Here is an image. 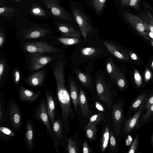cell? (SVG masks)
I'll return each instance as SVG.
<instances>
[{
    "label": "cell",
    "instance_id": "cell-44",
    "mask_svg": "<svg viewBox=\"0 0 153 153\" xmlns=\"http://www.w3.org/2000/svg\"><path fill=\"white\" fill-rule=\"evenodd\" d=\"M13 78L14 84L17 88L20 79V74L19 71L16 70L13 73Z\"/></svg>",
    "mask_w": 153,
    "mask_h": 153
},
{
    "label": "cell",
    "instance_id": "cell-36",
    "mask_svg": "<svg viewBox=\"0 0 153 153\" xmlns=\"http://www.w3.org/2000/svg\"><path fill=\"white\" fill-rule=\"evenodd\" d=\"M67 152L69 153H77L78 151L76 142L72 138L67 139Z\"/></svg>",
    "mask_w": 153,
    "mask_h": 153
},
{
    "label": "cell",
    "instance_id": "cell-20",
    "mask_svg": "<svg viewBox=\"0 0 153 153\" xmlns=\"http://www.w3.org/2000/svg\"><path fill=\"white\" fill-rule=\"evenodd\" d=\"M16 135L14 130L8 126H1L0 127V140L7 142L14 138Z\"/></svg>",
    "mask_w": 153,
    "mask_h": 153
},
{
    "label": "cell",
    "instance_id": "cell-56",
    "mask_svg": "<svg viewBox=\"0 0 153 153\" xmlns=\"http://www.w3.org/2000/svg\"><path fill=\"white\" fill-rule=\"evenodd\" d=\"M151 67L153 70V61L152 62V64Z\"/></svg>",
    "mask_w": 153,
    "mask_h": 153
},
{
    "label": "cell",
    "instance_id": "cell-37",
    "mask_svg": "<svg viewBox=\"0 0 153 153\" xmlns=\"http://www.w3.org/2000/svg\"><path fill=\"white\" fill-rule=\"evenodd\" d=\"M106 0H92L93 6L96 12L100 13L103 9Z\"/></svg>",
    "mask_w": 153,
    "mask_h": 153
},
{
    "label": "cell",
    "instance_id": "cell-35",
    "mask_svg": "<svg viewBox=\"0 0 153 153\" xmlns=\"http://www.w3.org/2000/svg\"><path fill=\"white\" fill-rule=\"evenodd\" d=\"M140 2V0H120V3L123 6L129 7L139 10Z\"/></svg>",
    "mask_w": 153,
    "mask_h": 153
},
{
    "label": "cell",
    "instance_id": "cell-27",
    "mask_svg": "<svg viewBox=\"0 0 153 153\" xmlns=\"http://www.w3.org/2000/svg\"><path fill=\"white\" fill-rule=\"evenodd\" d=\"M103 50H100L92 47H87L81 49V53L83 56L86 57H92L101 53Z\"/></svg>",
    "mask_w": 153,
    "mask_h": 153
},
{
    "label": "cell",
    "instance_id": "cell-30",
    "mask_svg": "<svg viewBox=\"0 0 153 153\" xmlns=\"http://www.w3.org/2000/svg\"><path fill=\"white\" fill-rule=\"evenodd\" d=\"M110 131L108 126L105 127L103 133L101 143V151L104 152L107 149L109 140Z\"/></svg>",
    "mask_w": 153,
    "mask_h": 153
},
{
    "label": "cell",
    "instance_id": "cell-16",
    "mask_svg": "<svg viewBox=\"0 0 153 153\" xmlns=\"http://www.w3.org/2000/svg\"><path fill=\"white\" fill-rule=\"evenodd\" d=\"M145 104L142 105L139 110L131 117L125 121L124 129L126 134H128L136 128L141 113L144 109Z\"/></svg>",
    "mask_w": 153,
    "mask_h": 153
},
{
    "label": "cell",
    "instance_id": "cell-26",
    "mask_svg": "<svg viewBox=\"0 0 153 153\" xmlns=\"http://www.w3.org/2000/svg\"><path fill=\"white\" fill-rule=\"evenodd\" d=\"M106 69L111 79L115 82L116 77L119 69L117 68L111 58H109L107 62Z\"/></svg>",
    "mask_w": 153,
    "mask_h": 153
},
{
    "label": "cell",
    "instance_id": "cell-9",
    "mask_svg": "<svg viewBox=\"0 0 153 153\" xmlns=\"http://www.w3.org/2000/svg\"><path fill=\"white\" fill-rule=\"evenodd\" d=\"M43 2L55 17L62 19L71 20L70 13L60 5L58 0H44Z\"/></svg>",
    "mask_w": 153,
    "mask_h": 153
},
{
    "label": "cell",
    "instance_id": "cell-22",
    "mask_svg": "<svg viewBox=\"0 0 153 153\" xmlns=\"http://www.w3.org/2000/svg\"><path fill=\"white\" fill-rule=\"evenodd\" d=\"M146 97V95L145 93L141 94L138 96L130 104L128 113H131L139 109L143 105Z\"/></svg>",
    "mask_w": 153,
    "mask_h": 153
},
{
    "label": "cell",
    "instance_id": "cell-21",
    "mask_svg": "<svg viewBox=\"0 0 153 153\" xmlns=\"http://www.w3.org/2000/svg\"><path fill=\"white\" fill-rule=\"evenodd\" d=\"M70 96L72 100L74 107L75 110L77 111L78 105V100L79 95L76 86L72 79L69 82Z\"/></svg>",
    "mask_w": 153,
    "mask_h": 153
},
{
    "label": "cell",
    "instance_id": "cell-19",
    "mask_svg": "<svg viewBox=\"0 0 153 153\" xmlns=\"http://www.w3.org/2000/svg\"><path fill=\"white\" fill-rule=\"evenodd\" d=\"M78 103L81 107V113L85 117L89 116L92 114L89 110L88 100L85 94L82 89H81L79 95Z\"/></svg>",
    "mask_w": 153,
    "mask_h": 153
},
{
    "label": "cell",
    "instance_id": "cell-7",
    "mask_svg": "<svg viewBox=\"0 0 153 153\" xmlns=\"http://www.w3.org/2000/svg\"><path fill=\"white\" fill-rule=\"evenodd\" d=\"M96 84L97 95L100 99L106 105L108 108H110L112 104V97L109 87L103 79L100 77L96 79Z\"/></svg>",
    "mask_w": 153,
    "mask_h": 153
},
{
    "label": "cell",
    "instance_id": "cell-18",
    "mask_svg": "<svg viewBox=\"0 0 153 153\" xmlns=\"http://www.w3.org/2000/svg\"><path fill=\"white\" fill-rule=\"evenodd\" d=\"M58 30L65 36L79 38L82 33L71 25L64 23L59 24L57 26Z\"/></svg>",
    "mask_w": 153,
    "mask_h": 153
},
{
    "label": "cell",
    "instance_id": "cell-32",
    "mask_svg": "<svg viewBox=\"0 0 153 153\" xmlns=\"http://www.w3.org/2000/svg\"><path fill=\"white\" fill-rule=\"evenodd\" d=\"M97 124V123H94L85 129L86 135L91 140H94L96 138Z\"/></svg>",
    "mask_w": 153,
    "mask_h": 153
},
{
    "label": "cell",
    "instance_id": "cell-24",
    "mask_svg": "<svg viewBox=\"0 0 153 153\" xmlns=\"http://www.w3.org/2000/svg\"><path fill=\"white\" fill-rule=\"evenodd\" d=\"M75 73L78 79L84 86L87 88L92 86V83L91 78L87 74L79 70H77Z\"/></svg>",
    "mask_w": 153,
    "mask_h": 153
},
{
    "label": "cell",
    "instance_id": "cell-3",
    "mask_svg": "<svg viewBox=\"0 0 153 153\" xmlns=\"http://www.w3.org/2000/svg\"><path fill=\"white\" fill-rule=\"evenodd\" d=\"M6 116L8 126L15 131H18L22 125V117L20 108L13 99L9 100L7 104Z\"/></svg>",
    "mask_w": 153,
    "mask_h": 153
},
{
    "label": "cell",
    "instance_id": "cell-33",
    "mask_svg": "<svg viewBox=\"0 0 153 153\" xmlns=\"http://www.w3.org/2000/svg\"><path fill=\"white\" fill-rule=\"evenodd\" d=\"M102 120H105L104 116L103 113L99 112L91 117L85 127V129L89 127L91 125L94 123H98L99 122Z\"/></svg>",
    "mask_w": 153,
    "mask_h": 153
},
{
    "label": "cell",
    "instance_id": "cell-53",
    "mask_svg": "<svg viewBox=\"0 0 153 153\" xmlns=\"http://www.w3.org/2000/svg\"><path fill=\"white\" fill-rule=\"evenodd\" d=\"M151 141L152 146L153 147V134H152L151 136Z\"/></svg>",
    "mask_w": 153,
    "mask_h": 153
},
{
    "label": "cell",
    "instance_id": "cell-52",
    "mask_svg": "<svg viewBox=\"0 0 153 153\" xmlns=\"http://www.w3.org/2000/svg\"><path fill=\"white\" fill-rule=\"evenodd\" d=\"M7 0H0V6H1L4 4Z\"/></svg>",
    "mask_w": 153,
    "mask_h": 153
},
{
    "label": "cell",
    "instance_id": "cell-47",
    "mask_svg": "<svg viewBox=\"0 0 153 153\" xmlns=\"http://www.w3.org/2000/svg\"><path fill=\"white\" fill-rule=\"evenodd\" d=\"M152 74L148 68H146L145 73V81L146 82L150 79Z\"/></svg>",
    "mask_w": 153,
    "mask_h": 153
},
{
    "label": "cell",
    "instance_id": "cell-23",
    "mask_svg": "<svg viewBox=\"0 0 153 153\" xmlns=\"http://www.w3.org/2000/svg\"><path fill=\"white\" fill-rule=\"evenodd\" d=\"M4 94L0 91V124L4 126L6 122V109Z\"/></svg>",
    "mask_w": 153,
    "mask_h": 153
},
{
    "label": "cell",
    "instance_id": "cell-54",
    "mask_svg": "<svg viewBox=\"0 0 153 153\" xmlns=\"http://www.w3.org/2000/svg\"><path fill=\"white\" fill-rule=\"evenodd\" d=\"M15 1L16 2H18V3H21L22 1V0H13Z\"/></svg>",
    "mask_w": 153,
    "mask_h": 153
},
{
    "label": "cell",
    "instance_id": "cell-11",
    "mask_svg": "<svg viewBox=\"0 0 153 153\" xmlns=\"http://www.w3.org/2000/svg\"><path fill=\"white\" fill-rule=\"evenodd\" d=\"M41 94L40 90L35 92L27 89L21 84L18 91L19 100L22 102H28L32 103L36 101Z\"/></svg>",
    "mask_w": 153,
    "mask_h": 153
},
{
    "label": "cell",
    "instance_id": "cell-39",
    "mask_svg": "<svg viewBox=\"0 0 153 153\" xmlns=\"http://www.w3.org/2000/svg\"><path fill=\"white\" fill-rule=\"evenodd\" d=\"M147 13L149 17L143 22L144 24L153 33V15L148 10Z\"/></svg>",
    "mask_w": 153,
    "mask_h": 153
},
{
    "label": "cell",
    "instance_id": "cell-2",
    "mask_svg": "<svg viewBox=\"0 0 153 153\" xmlns=\"http://www.w3.org/2000/svg\"><path fill=\"white\" fill-rule=\"evenodd\" d=\"M46 99L44 97L40 101L38 106L33 110V114L32 117L36 119L45 126L47 132L53 141L57 152L58 153L59 144L54 137L52 128L51 126Z\"/></svg>",
    "mask_w": 153,
    "mask_h": 153
},
{
    "label": "cell",
    "instance_id": "cell-45",
    "mask_svg": "<svg viewBox=\"0 0 153 153\" xmlns=\"http://www.w3.org/2000/svg\"><path fill=\"white\" fill-rule=\"evenodd\" d=\"M152 104H153V93L146 99L144 108L148 109Z\"/></svg>",
    "mask_w": 153,
    "mask_h": 153
},
{
    "label": "cell",
    "instance_id": "cell-50",
    "mask_svg": "<svg viewBox=\"0 0 153 153\" xmlns=\"http://www.w3.org/2000/svg\"><path fill=\"white\" fill-rule=\"evenodd\" d=\"M129 55L132 59L138 61L139 59L137 55L134 53L131 52L130 51L129 52Z\"/></svg>",
    "mask_w": 153,
    "mask_h": 153
},
{
    "label": "cell",
    "instance_id": "cell-41",
    "mask_svg": "<svg viewBox=\"0 0 153 153\" xmlns=\"http://www.w3.org/2000/svg\"><path fill=\"white\" fill-rule=\"evenodd\" d=\"M153 116V104L152 105L147 109L146 112L142 117L141 122H144L151 116Z\"/></svg>",
    "mask_w": 153,
    "mask_h": 153
},
{
    "label": "cell",
    "instance_id": "cell-42",
    "mask_svg": "<svg viewBox=\"0 0 153 153\" xmlns=\"http://www.w3.org/2000/svg\"><path fill=\"white\" fill-rule=\"evenodd\" d=\"M110 145L111 148L114 150L117 148L116 140L114 137V133L112 131H110Z\"/></svg>",
    "mask_w": 153,
    "mask_h": 153
},
{
    "label": "cell",
    "instance_id": "cell-55",
    "mask_svg": "<svg viewBox=\"0 0 153 153\" xmlns=\"http://www.w3.org/2000/svg\"><path fill=\"white\" fill-rule=\"evenodd\" d=\"M151 43L152 45L153 46V39H151Z\"/></svg>",
    "mask_w": 153,
    "mask_h": 153
},
{
    "label": "cell",
    "instance_id": "cell-28",
    "mask_svg": "<svg viewBox=\"0 0 153 153\" xmlns=\"http://www.w3.org/2000/svg\"><path fill=\"white\" fill-rule=\"evenodd\" d=\"M115 82L121 90H123L126 87L127 84L124 76L119 69L116 77Z\"/></svg>",
    "mask_w": 153,
    "mask_h": 153
},
{
    "label": "cell",
    "instance_id": "cell-34",
    "mask_svg": "<svg viewBox=\"0 0 153 153\" xmlns=\"http://www.w3.org/2000/svg\"><path fill=\"white\" fill-rule=\"evenodd\" d=\"M15 11V9L13 8L4 6L0 8V16L8 17L13 16Z\"/></svg>",
    "mask_w": 153,
    "mask_h": 153
},
{
    "label": "cell",
    "instance_id": "cell-12",
    "mask_svg": "<svg viewBox=\"0 0 153 153\" xmlns=\"http://www.w3.org/2000/svg\"><path fill=\"white\" fill-rule=\"evenodd\" d=\"M35 132L33 124L30 119L26 121L24 136V140L26 146L30 152L34 148L35 140Z\"/></svg>",
    "mask_w": 153,
    "mask_h": 153
},
{
    "label": "cell",
    "instance_id": "cell-5",
    "mask_svg": "<svg viewBox=\"0 0 153 153\" xmlns=\"http://www.w3.org/2000/svg\"><path fill=\"white\" fill-rule=\"evenodd\" d=\"M72 11L82 35L86 40L88 35L91 32L93 28L89 23L88 18L82 11L75 7L73 8Z\"/></svg>",
    "mask_w": 153,
    "mask_h": 153
},
{
    "label": "cell",
    "instance_id": "cell-10",
    "mask_svg": "<svg viewBox=\"0 0 153 153\" xmlns=\"http://www.w3.org/2000/svg\"><path fill=\"white\" fill-rule=\"evenodd\" d=\"M43 55L39 53H31L30 55V69L31 71L37 70L48 64L56 56Z\"/></svg>",
    "mask_w": 153,
    "mask_h": 153
},
{
    "label": "cell",
    "instance_id": "cell-17",
    "mask_svg": "<svg viewBox=\"0 0 153 153\" xmlns=\"http://www.w3.org/2000/svg\"><path fill=\"white\" fill-rule=\"evenodd\" d=\"M45 94L48 115L52 126L56 118L55 101L52 94L48 88L45 91Z\"/></svg>",
    "mask_w": 153,
    "mask_h": 153
},
{
    "label": "cell",
    "instance_id": "cell-46",
    "mask_svg": "<svg viewBox=\"0 0 153 153\" xmlns=\"http://www.w3.org/2000/svg\"><path fill=\"white\" fill-rule=\"evenodd\" d=\"M92 151V149L89 146L88 142L85 140L83 144L82 152L84 153H90Z\"/></svg>",
    "mask_w": 153,
    "mask_h": 153
},
{
    "label": "cell",
    "instance_id": "cell-13",
    "mask_svg": "<svg viewBox=\"0 0 153 153\" xmlns=\"http://www.w3.org/2000/svg\"><path fill=\"white\" fill-rule=\"evenodd\" d=\"M103 44L107 50L116 58L123 60H129V55L126 51L108 41H103Z\"/></svg>",
    "mask_w": 153,
    "mask_h": 153
},
{
    "label": "cell",
    "instance_id": "cell-4",
    "mask_svg": "<svg viewBox=\"0 0 153 153\" xmlns=\"http://www.w3.org/2000/svg\"><path fill=\"white\" fill-rule=\"evenodd\" d=\"M23 46L25 51L31 53H52L59 51L58 49L49 44L41 41L27 42Z\"/></svg>",
    "mask_w": 153,
    "mask_h": 153
},
{
    "label": "cell",
    "instance_id": "cell-48",
    "mask_svg": "<svg viewBox=\"0 0 153 153\" xmlns=\"http://www.w3.org/2000/svg\"><path fill=\"white\" fill-rule=\"evenodd\" d=\"M5 42L4 34L1 29L0 30V49H1L3 46Z\"/></svg>",
    "mask_w": 153,
    "mask_h": 153
},
{
    "label": "cell",
    "instance_id": "cell-1",
    "mask_svg": "<svg viewBox=\"0 0 153 153\" xmlns=\"http://www.w3.org/2000/svg\"><path fill=\"white\" fill-rule=\"evenodd\" d=\"M53 74L56 86L58 99L64 121L66 122L73 113L71 97L65 85L64 66L61 62H57L53 68Z\"/></svg>",
    "mask_w": 153,
    "mask_h": 153
},
{
    "label": "cell",
    "instance_id": "cell-51",
    "mask_svg": "<svg viewBox=\"0 0 153 153\" xmlns=\"http://www.w3.org/2000/svg\"><path fill=\"white\" fill-rule=\"evenodd\" d=\"M146 30L149 37L153 39V33L149 29L146 27L145 26Z\"/></svg>",
    "mask_w": 153,
    "mask_h": 153
},
{
    "label": "cell",
    "instance_id": "cell-29",
    "mask_svg": "<svg viewBox=\"0 0 153 153\" xmlns=\"http://www.w3.org/2000/svg\"><path fill=\"white\" fill-rule=\"evenodd\" d=\"M57 40L62 44L66 45H71L76 44L81 42L78 38L71 37H58Z\"/></svg>",
    "mask_w": 153,
    "mask_h": 153
},
{
    "label": "cell",
    "instance_id": "cell-49",
    "mask_svg": "<svg viewBox=\"0 0 153 153\" xmlns=\"http://www.w3.org/2000/svg\"><path fill=\"white\" fill-rule=\"evenodd\" d=\"M95 106L96 108L100 111L104 112L105 111V108L102 105L97 101L95 102Z\"/></svg>",
    "mask_w": 153,
    "mask_h": 153
},
{
    "label": "cell",
    "instance_id": "cell-6",
    "mask_svg": "<svg viewBox=\"0 0 153 153\" xmlns=\"http://www.w3.org/2000/svg\"><path fill=\"white\" fill-rule=\"evenodd\" d=\"M123 100L116 102L113 105L111 111L114 133L117 135L120 133V129L123 120Z\"/></svg>",
    "mask_w": 153,
    "mask_h": 153
},
{
    "label": "cell",
    "instance_id": "cell-14",
    "mask_svg": "<svg viewBox=\"0 0 153 153\" xmlns=\"http://www.w3.org/2000/svg\"><path fill=\"white\" fill-rule=\"evenodd\" d=\"M51 31L47 28L37 26H33L25 31L23 38L27 39L45 37Z\"/></svg>",
    "mask_w": 153,
    "mask_h": 153
},
{
    "label": "cell",
    "instance_id": "cell-38",
    "mask_svg": "<svg viewBox=\"0 0 153 153\" xmlns=\"http://www.w3.org/2000/svg\"><path fill=\"white\" fill-rule=\"evenodd\" d=\"M6 69L5 61L4 59H1L0 61V88L1 87L3 84V79L4 76Z\"/></svg>",
    "mask_w": 153,
    "mask_h": 153
},
{
    "label": "cell",
    "instance_id": "cell-43",
    "mask_svg": "<svg viewBox=\"0 0 153 153\" xmlns=\"http://www.w3.org/2000/svg\"><path fill=\"white\" fill-rule=\"evenodd\" d=\"M134 77L135 82L137 87H140L142 84V79L141 76L138 71L136 70L134 72Z\"/></svg>",
    "mask_w": 153,
    "mask_h": 153
},
{
    "label": "cell",
    "instance_id": "cell-8",
    "mask_svg": "<svg viewBox=\"0 0 153 153\" xmlns=\"http://www.w3.org/2000/svg\"><path fill=\"white\" fill-rule=\"evenodd\" d=\"M123 14L128 22L140 35L147 40L150 39L144 23L139 16L127 12H123Z\"/></svg>",
    "mask_w": 153,
    "mask_h": 153
},
{
    "label": "cell",
    "instance_id": "cell-40",
    "mask_svg": "<svg viewBox=\"0 0 153 153\" xmlns=\"http://www.w3.org/2000/svg\"><path fill=\"white\" fill-rule=\"evenodd\" d=\"M139 140V135L137 134L135 137L133 143L127 152V153H134L136 152L138 146Z\"/></svg>",
    "mask_w": 153,
    "mask_h": 153
},
{
    "label": "cell",
    "instance_id": "cell-15",
    "mask_svg": "<svg viewBox=\"0 0 153 153\" xmlns=\"http://www.w3.org/2000/svg\"><path fill=\"white\" fill-rule=\"evenodd\" d=\"M45 73L44 70L37 71L32 74L26 79V82L33 88H37L43 86Z\"/></svg>",
    "mask_w": 153,
    "mask_h": 153
},
{
    "label": "cell",
    "instance_id": "cell-25",
    "mask_svg": "<svg viewBox=\"0 0 153 153\" xmlns=\"http://www.w3.org/2000/svg\"><path fill=\"white\" fill-rule=\"evenodd\" d=\"M52 126L54 137L57 142L58 140L60 139L62 135V126L60 120L56 118Z\"/></svg>",
    "mask_w": 153,
    "mask_h": 153
},
{
    "label": "cell",
    "instance_id": "cell-31",
    "mask_svg": "<svg viewBox=\"0 0 153 153\" xmlns=\"http://www.w3.org/2000/svg\"><path fill=\"white\" fill-rule=\"evenodd\" d=\"M30 11L31 14L35 16L45 17L46 16L44 9L37 4H32Z\"/></svg>",
    "mask_w": 153,
    "mask_h": 153
}]
</instances>
